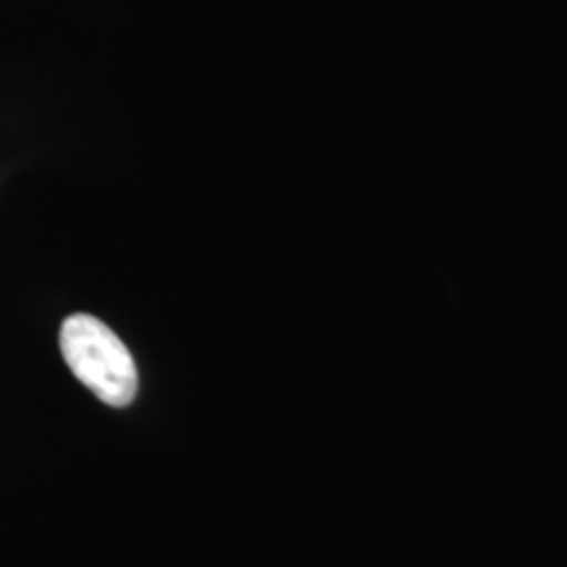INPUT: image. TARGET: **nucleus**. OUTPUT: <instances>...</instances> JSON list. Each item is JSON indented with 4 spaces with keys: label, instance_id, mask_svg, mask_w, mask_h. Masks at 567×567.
<instances>
[{
    "label": "nucleus",
    "instance_id": "nucleus-1",
    "mask_svg": "<svg viewBox=\"0 0 567 567\" xmlns=\"http://www.w3.org/2000/svg\"><path fill=\"white\" fill-rule=\"evenodd\" d=\"M61 352L71 373L111 408L132 405L137 396V365L132 352L95 316L74 313L61 326Z\"/></svg>",
    "mask_w": 567,
    "mask_h": 567
}]
</instances>
